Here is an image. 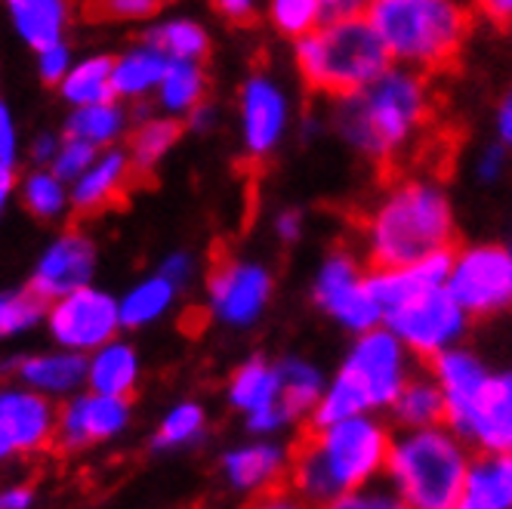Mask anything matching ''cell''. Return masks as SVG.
Masks as SVG:
<instances>
[{
    "label": "cell",
    "mask_w": 512,
    "mask_h": 509,
    "mask_svg": "<svg viewBox=\"0 0 512 509\" xmlns=\"http://www.w3.org/2000/svg\"><path fill=\"white\" fill-rule=\"evenodd\" d=\"M133 173H136V167L130 161V152L118 149V145H112V149H102L93 158V164L68 186L71 207H75L78 213L105 210L108 204H115L127 192Z\"/></svg>",
    "instance_id": "cell-20"
},
{
    "label": "cell",
    "mask_w": 512,
    "mask_h": 509,
    "mask_svg": "<svg viewBox=\"0 0 512 509\" xmlns=\"http://www.w3.org/2000/svg\"><path fill=\"white\" fill-rule=\"evenodd\" d=\"M62 99L75 105H93L115 99V84H112V56H87L68 68V75L59 81Z\"/></svg>",
    "instance_id": "cell-31"
},
{
    "label": "cell",
    "mask_w": 512,
    "mask_h": 509,
    "mask_svg": "<svg viewBox=\"0 0 512 509\" xmlns=\"http://www.w3.org/2000/svg\"><path fill=\"white\" fill-rule=\"evenodd\" d=\"M479 4L494 22H509L512 19V0H479Z\"/></svg>",
    "instance_id": "cell-55"
},
{
    "label": "cell",
    "mask_w": 512,
    "mask_h": 509,
    "mask_svg": "<svg viewBox=\"0 0 512 509\" xmlns=\"http://www.w3.org/2000/svg\"><path fill=\"white\" fill-rule=\"evenodd\" d=\"M161 275H167L179 290L186 287L189 281H192V275H195V260H192V253H186V250H176V253H170V257L161 263V269H158Z\"/></svg>",
    "instance_id": "cell-45"
},
{
    "label": "cell",
    "mask_w": 512,
    "mask_h": 509,
    "mask_svg": "<svg viewBox=\"0 0 512 509\" xmlns=\"http://www.w3.org/2000/svg\"><path fill=\"white\" fill-rule=\"evenodd\" d=\"M432 368L438 377V386L445 392V420L454 432H466L469 414L479 402V395L488 383V371L475 355L463 349H445L442 355L432 358Z\"/></svg>",
    "instance_id": "cell-18"
},
{
    "label": "cell",
    "mask_w": 512,
    "mask_h": 509,
    "mask_svg": "<svg viewBox=\"0 0 512 509\" xmlns=\"http://www.w3.org/2000/svg\"><path fill=\"white\" fill-rule=\"evenodd\" d=\"M182 136V124L173 115H158L149 121H139L133 136H130V161L139 173L155 170Z\"/></svg>",
    "instance_id": "cell-32"
},
{
    "label": "cell",
    "mask_w": 512,
    "mask_h": 509,
    "mask_svg": "<svg viewBox=\"0 0 512 509\" xmlns=\"http://www.w3.org/2000/svg\"><path fill=\"white\" fill-rule=\"evenodd\" d=\"M340 374L361 392L368 411L389 408L398 398L401 386L408 383L405 343L389 327H371V331H364L358 337Z\"/></svg>",
    "instance_id": "cell-10"
},
{
    "label": "cell",
    "mask_w": 512,
    "mask_h": 509,
    "mask_svg": "<svg viewBox=\"0 0 512 509\" xmlns=\"http://www.w3.org/2000/svg\"><path fill=\"white\" fill-rule=\"evenodd\" d=\"M99 155V149H93L90 142H81V139H71V136H65L62 133V142H59V152H56V158L50 161V170L59 176V179H65V183L71 186L75 179L93 164V158Z\"/></svg>",
    "instance_id": "cell-40"
},
{
    "label": "cell",
    "mask_w": 512,
    "mask_h": 509,
    "mask_svg": "<svg viewBox=\"0 0 512 509\" xmlns=\"http://www.w3.org/2000/svg\"><path fill=\"white\" fill-rule=\"evenodd\" d=\"M176 294H179V287L161 272H155L152 278H142L118 300L121 327L124 331H139V327H149V324L161 321L170 312V306L176 303Z\"/></svg>",
    "instance_id": "cell-29"
},
{
    "label": "cell",
    "mask_w": 512,
    "mask_h": 509,
    "mask_svg": "<svg viewBox=\"0 0 512 509\" xmlns=\"http://www.w3.org/2000/svg\"><path fill=\"white\" fill-rule=\"evenodd\" d=\"M186 118H189V127H192V130H210L213 121H216V112H213V105L201 102V105L192 108V112H189Z\"/></svg>",
    "instance_id": "cell-51"
},
{
    "label": "cell",
    "mask_w": 512,
    "mask_h": 509,
    "mask_svg": "<svg viewBox=\"0 0 512 509\" xmlns=\"http://www.w3.org/2000/svg\"><path fill=\"white\" fill-rule=\"evenodd\" d=\"M300 229H303V220L297 210H284L278 220H275V232L281 241H297L300 238Z\"/></svg>",
    "instance_id": "cell-48"
},
{
    "label": "cell",
    "mask_w": 512,
    "mask_h": 509,
    "mask_svg": "<svg viewBox=\"0 0 512 509\" xmlns=\"http://www.w3.org/2000/svg\"><path fill=\"white\" fill-rule=\"evenodd\" d=\"M284 466H287V454L278 445L256 442V445L235 448L223 457V476L235 491L256 494L278 485L284 476Z\"/></svg>",
    "instance_id": "cell-24"
},
{
    "label": "cell",
    "mask_w": 512,
    "mask_h": 509,
    "mask_svg": "<svg viewBox=\"0 0 512 509\" xmlns=\"http://www.w3.org/2000/svg\"><path fill=\"white\" fill-rule=\"evenodd\" d=\"M389 448V432L368 414L312 426V435L294 457V485L309 500L337 503L380 476Z\"/></svg>",
    "instance_id": "cell-1"
},
{
    "label": "cell",
    "mask_w": 512,
    "mask_h": 509,
    "mask_svg": "<svg viewBox=\"0 0 512 509\" xmlns=\"http://www.w3.org/2000/svg\"><path fill=\"white\" fill-rule=\"evenodd\" d=\"M127 130H130V115L118 102V96L105 102H93V105H75L65 121V136L90 142L99 152L118 145Z\"/></svg>",
    "instance_id": "cell-28"
},
{
    "label": "cell",
    "mask_w": 512,
    "mask_h": 509,
    "mask_svg": "<svg viewBox=\"0 0 512 509\" xmlns=\"http://www.w3.org/2000/svg\"><path fill=\"white\" fill-rule=\"evenodd\" d=\"M19 158V130L10 105L0 99V167H13Z\"/></svg>",
    "instance_id": "cell-44"
},
{
    "label": "cell",
    "mask_w": 512,
    "mask_h": 509,
    "mask_svg": "<svg viewBox=\"0 0 512 509\" xmlns=\"http://www.w3.org/2000/svg\"><path fill=\"white\" fill-rule=\"evenodd\" d=\"M368 19L389 47L392 62L411 68L445 65L469 28L460 0H371Z\"/></svg>",
    "instance_id": "cell-4"
},
{
    "label": "cell",
    "mask_w": 512,
    "mask_h": 509,
    "mask_svg": "<svg viewBox=\"0 0 512 509\" xmlns=\"http://www.w3.org/2000/svg\"><path fill=\"white\" fill-rule=\"evenodd\" d=\"M281 374L278 365H269L263 358H250L247 365H241L229 383V402L247 417L250 432H275L287 420L281 411Z\"/></svg>",
    "instance_id": "cell-16"
},
{
    "label": "cell",
    "mask_w": 512,
    "mask_h": 509,
    "mask_svg": "<svg viewBox=\"0 0 512 509\" xmlns=\"http://www.w3.org/2000/svg\"><path fill=\"white\" fill-rule=\"evenodd\" d=\"M463 435L485 451H512V371L488 377Z\"/></svg>",
    "instance_id": "cell-21"
},
{
    "label": "cell",
    "mask_w": 512,
    "mask_h": 509,
    "mask_svg": "<svg viewBox=\"0 0 512 509\" xmlns=\"http://www.w3.org/2000/svg\"><path fill=\"white\" fill-rule=\"evenodd\" d=\"M281 374V411L287 414V420H297L303 414H312V408L318 405V398L324 392L321 386V374L306 365V361L287 358L278 365Z\"/></svg>",
    "instance_id": "cell-35"
},
{
    "label": "cell",
    "mask_w": 512,
    "mask_h": 509,
    "mask_svg": "<svg viewBox=\"0 0 512 509\" xmlns=\"http://www.w3.org/2000/svg\"><path fill=\"white\" fill-rule=\"evenodd\" d=\"M389 485H392V482H389ZM395 497H398L395 485L386 488V485H380L377 479H371V482H364L361 488L343 494V497L337 500V506H349V509H392V506L401 503V500H395Z\"/></svg>",
    "instance_id": "cell-42"
},
{
    "label": "cell",
    "mask_w": 512,
    "mask_h": 509,
    "mask_svg": "<svg viewBox=\"0 0 512 509\" xmlns=\"http://www.w3.org/2000/svg\"><path fill=\"white\" fill-rule=\"evenodd\" d=\"M167 56L142 41L139 47H130L127 53H121L118 59H112V84H115V96L124 102H139L145 96H152L164 78L167 68Z\"/></svg>",
    "instance_id": "cell-27"
},
{
    "label": "cell",
    "mask_w": 512,
    "mask_h": 509,
    "mask_svg": "<svg viewBox=\"0 0 512 509\" xmlns=\"http://www.w3.org/2000/svg\"><path fill=\"white\" fill-rule=\"evenodd\" d=\"M149 44H155L167 59H189V62H201L207 53H210V38L201 22L195 19H164L158 22L149 38H145Z\"/></svg>",
    "instance_id": "cell-34"
},
{
    "label": "cell",
    "mask_w": 512,
    "mask_h": 509,
    "mask_svg": "<svg viewBox=\"0 0 512 509\" xmlns=\"http://www.w3.org/2000/svg\"><path fill=\"white\" fill-rule=\"evenodd\" d=\"M75 65V59H71V50L65 41H56L50 47H41L38 50V75L44 84H56L68 75V68Z\"/></svg>",
    "instance_id": "cell-43"
},
{
    "label": "cell",
    "mask_w": 512,
    "mask_h": 509,
    "mask_svg": "<svg viewBox=\"0 0 512 509\" xmlns=\"http://www.w3.org/2000/svg\"><path fill=\"white\" fill-rule=\"evenodd\" d=\"M297 65L306 84L327 96H352L377 81L392 65L374 22L358 13L324 19L315 31L297 41Z\"/></svg>",
    "instance_id": "cell-2"
},
{
    "label": "cell",
    "mask_w": 512,
    "mask_h": 509,
    "mask_svg": "<svg viewBox=\"0 0 512 509\" xmlns=\"http://www.w3.org/2000/svg\"><path fill=\"white\" fill-rule=\"evenodd\" d=\"M395 417L401 423L414 426H435L445 420V392L438 386V380H408L401 386L398 398L392 402Z\"/></svg>",
    "instance_id": "cell-36"
},
{
    "label": "cell",
    "mask_w": 512,
    "mask_h": 509,
    "mask_svg": "<svg viewBox=\"0 0 512 509\" xmlns=\"http://www.w3.org/2000/svg\"><path fill=\"white\" fill-rule=\"evenodd\" d=\"M207 429V414L201 405L195 402H179L176 408H170L155 432V451H176L195 445Z\"/></svg>",
    "instance_id": "cell-38"
},
{
    "label": "cell",
    "mask_w": 512,
    "mask_h": 509,
    "mask_svg": "<svg viewBox=\"0 0 512 509\" xmlns=\"http://www.w3.org/2000/svg\"><path fill=\"white\" fill-rule=\"evenodd\" d=\"M315 303L358 334L383 324V306L371 294L368 278H361L358 266L343 253L321 266L315 278Z\"/></svg>",
    "instance_id": "cell-13"
},
{
    "label": "cell",
    "mask_w": 512,
    "mask_h": 509,
    "mask_svg": "<svg viewBox=\"0 0 512 509\" xmlns=\"http://www.w3.org/2000/svg\"><path fill=\"white\" fill-rule=\"evenodd\" d=\"M13 192H16V173H13V167H0V216H4Z\"/></svg>",
    "instance_id": "cell-52"
},
{
    "label": "cell",
    "mask_w": 512,
    "mask_h": 509,
    "mask_svg": "<svg viewBox=\"0 0 512 509\" xmlns=\"http://www.w3.org/2000/svg\"><path fill=\"white\" fill-rule=\"evenodd\" d=\"M272 297V275L256 266L229 260L216 266L207 281V306L216 321L229 327H247L263 315Z\"/></svg>",
    "instance_id": "cell-14"
},
{
    "label": "cell",
    "mask_w": 512,
    "mask_h": 509,
    "mask_svg": "<svg viewBox=\"0 0 512 509\" xmlns=\"http://www.w3.org/2000/svg\"><path fill=\"white\" fill-rule=\"evenodd\" d=\"M139 377H142V365L136 349L118 337L87 355V389L93 392L130 398L139 386Z\"/></svg>",
    "instance_id": "cell-25"
},
{
    "label": "cell",
    "mask_w": 512,
    "mask_h": 509,
    "mask_svg": "<svg viewBox=\"0 0 512 509\" xmlns=\"http://www.w3.org/2000/svg\"><path fill=\"white\" fill-rule=\"evenodd\" d=\"M454 220L445 195L435 186L408 183L392 192L371 223V260L383 266H408L435 250L451 247Z\"/></svg>",
    "instance_id": "cell-5"
},
{
    "label": "cell",
    "mask_w": 512,
    "mask_h": 509,
    "mask_svg": "<svg viewBox=\"0 0 512 509\" xmlns=\"http://www.w3.org/2000/svg\"><path fill=\"white\" fill-rule=\"evenodd\" d=\"M460 509H512V451H488L469 463Z\"/></svg>",
    "instance_id": "cell-23"
},
{
    "label": "cell",
    "mask_w": 512,
    "mask_h": 509,
    "mask_svg": "<svg viewBox=\"0 0 512 509\" xmlns=\"http://www.w3.org/2000/svg\"><path fill=\"white\" fill-rule=\"evenodd\" d=\"M497 130H500V139L506 145H512V93L503 99L500 105V115H497Z\"/></svg>",
    "instance_id": "cell-53"
},
{
    "label": "cell",
    "mask_w": 512,
    "mask_h": 509,
    "mask_svg": "<svg viewBox=\"0 0 512 509\" xmlns=\"http://www.w3.org/2000/svg\"><path fill=\"white\" fill-rule=\"evenodd\" d=\"M4 7L16 34L34 53L65 38L68 0H4Z\"/></svg>",
    "instance_id": "cell-26"
},
{
    "label": "cell",
    "mask_w": 512,
    "mask_h": 509,
    "mask_svg": "<svg viewBox=\"0 0 512 509\" xmlns=\"http://www.w3.org/2000/svg\"><path fill=\"white\" fill-rule=\"evenodd\" d=\"M451 297L466 315H494L512 309V250L469 247L451 263Z\"/></svg>",
    "instance_id": "cell-9"
},
{
    "label": "cell",
    "mask_w": 512,
    "mask_h": 509,
    "mask_svg": "<svg viewBox=\"0 0 512 509\" xmlns=\"http://www.w3.org/2000/svg\"><path fill=\"white\" fill-rule=\"evenodd\" d=\"M59 142H62V136H56V133H41L38 139L31 142V161L38 164V167H50V161H53L56 152H59Z\"/></svg>",
    "instance_id": "cell-46"
},
{
    "label": "cell",
    "mask_w": 512,
    "mask_h": 509,
    "mask_svg": "<svg viewBox=\"0 0 512 509\" xmlns=\"http://www.w3.org/2000/svg\"><path fill=\"white\" fill-rule=\"evenodd\" d=\"M324 4V19H343V16H358L371 7V0H321Z\"/></svg>",
    "instance_id": "cell-47"
},
{
    "label": "cell",
    "mask_w": 512,
    "mask_h": 509,
    "mask_svg": "<svg viewBox=\"0 0 512 509\" xmlns=\"http://www.w3.org/2000/svg\"><path fill=\"white\" fill-rule=\"evenodd\" d=\"M7 457H10V451H7L4 445H0V460H7Z\"/></svg>",
    "instance_id": "cell-56"
},
{
    "label": "cell",
    "mask_w": 512,
    "mask_h": 509,
    "mask_svg": "<svg viewBox=\"0 0 512 509\" xmlns=\"http://www.w3.org/2000/svg\"><path fill=\"white\" fill-rule=\"evenodd\" d=\"M426 118V87L414 68L389 65L364 90L343 96L337 127L358 152L389 158Z\"/></svg>",
    "instance_id": "cell-3"
},
{
    "label": "cell",
    "mask_w": 512,
    "mask_h": 509,
    "mask_svg": "<svg viewBox=\"0 0 512 509\" xmlns=\"http://www.w3.org/2000/svg\"><path fill=\"white\" fill-rule=\"evenodd\" d=\"M34 494L31 488H4L0 491V509H25L31 506Z\"/></svg>",
    "instance_id": "cell-50"
},
{
    "label": "cell",
    "mask_w": 512,
    "mask_h": 509,
    "mask_svg": "<svg viewBox=\"0 0 512 509\" xmlns=\"http://www.w3.org/2000/svg\"><path fill=\"white\" fill-rule=\"evenodd\" d=\"M287 130V96L272 78L253 75L241 87V139L253 158L275 152Z\"/></svg>",
    "instance_id": "cell-17"
},
{
    "label": "cell",
    "mask_w": 512,
    "mask_h": 509,
    "mask_svg": "<svg viewBox=\"0 0 512 509\" xmlns=\"http://www.w3.org/2000/svg\"><path fill=\"white\" fill-rule=\"evenodd\" d=\"M213 4L219 7V13L235 19V22H244L253 13V0H213Z\"/></svg>",
    "instance_id": "cell-49"
},
{
    "label": "cell",
    "mask_w": 512,
    "mask_h": 509,
    "mask_svg": "<svg viewBox=\"0 0 512 509\" xmlns=\"http://www.w3.org/2000/svg\"><path fill=\"white\" fill-rule=\"evenodd\" d=\"M130 426V398L81 389L65 398L56 417V445L62 451H84L112 442Z\"/></svg>",
    "instance_id": "cell-11"
},
{
    "label": "cell",
    "mask_w": 512,
    "mask_h": 509,
    "mask_svg": "<svg viewBox=\"0 0 512 509\" xmlns=\"http://www.w3.org/2000/svg\"><path fill=\"white\" fill-rule=\"evenodd\" d=\"M96 263H99L96 244L84 232H62L41 253L28 287L38 290L47 303L59 300V297L71 294V290L93 284Z\"/></svg>",
    "instance_id": "cell-15"
},
{
    "label": "cell",
    "mask_w": 512,
    "mask_h": 509,
    "mask_svg": "<svg viewBox=\"0 0 512 509\" xmlns=\"http://www.w3.org/2000/svg\"><path fill=\"white\" fill-rule=\"evenodd\" d=\"M16 189H19V198H22L25 210L31 216H38V220H44V223L59 220V216L71 207L68 183H65V179H59L50 167L31 170Z\"/></svg>",
    "instance_id": "cell-33"
},
{
    "label": "cell",
    "mask_w": 512,
    "mask_h": 509,
    "mask_svg": "<svg viewBox=\"0 0 512 509\" xmlns=\"http://www.w3.org/2000/svg\"><path fill=\"white\" fill-rule=\"evenodd\" d=\"M164 0H96L93 13L112 22H142L158 16Z\"/></svg>",
    "instance_id": "cell-41"
},
{
    "label": "cell",
    "mask_w": 512,
    "mask_h": 509,
    "mask_svg": "<svg viewBox=\"0 0 512 509\" xmlns=\"http://www.w3.org/2000/svg\"><path fill=\"white\" fill-rule=\"evenodd\" d=\"M451 263H454V253H451V247H445V250H435V253H429V257L408 263V266L374 269V275L368 278V287H371V294L377 297V303L383 306V315H386L389 309L423 294V290L448 284Z\"/></svg>",
    "instance_id": "cell-19"
},
{
    "label": "cell",
    "mask_w": 512,
    "mask_h": 509,
    "mask_svg": "<svg viewBox=\"0 0 512 509\" xmlns=\"http://www.w3.org/2000/svg\"><path fill=\"white\" fill-rule=\"evenodd\" d=\"M47 306L50 303L31 287L4 290L0 294V340L34 331L41 321H47Z\"/></svg>",
    "instance_id": "cell-37"
},
{
    "label": "cell",
    "mask_w": 512,
    "mask_h": 509,
    "mask_svg": "<svg viewBox=\"0 0 512 509\" xmlns=\"http://www.w3.org/2000/svg\"><path fill=\"white\" fill-rule=\"evenodd\" d=\"M389 331L420 358H435L451 349L466 331V309L451 297L448 284L423 290L383 315Z\"/></svg>",
    "instance_id": "cell-7"
},
{
    "label": "cell",
    "mask_w": 512,
    "mask_h": 509,
    "mask_svg": "<svg viewBox=\"0 0 512 509\" xmlns=\"http://www.w3.org/2000/svg\"><path fill=\"white\" fill-rule=\"evenodd\" d=\"M13 374L19 377V383L38 389L50 398H68L87 389V355L59 346V352L19 358L13 365Z\"/></svg>",
    "instance_id": "cell-22"
},
{
    "label": "cell",
    "mask_w": 512,
    "mask_h": 509,
    "mask_svg": "<svg viewBox=\"0 0 512 509\" xmlns=\"http://www.w3.org/2000/svg\"><path fill=\"white\" fill-rule=\"evenodd\" d=\"M389 482L401 503L417 509H451L460 503L469 460L442 426H414L389 448Z\"/></svg>",
    "instance_id": "cell-6"
},
{
    "label": "cell",
    "mask_w": 512,
    "mask_h": 509,
    "mask_svg": "<svg viewBox=\"0 0 512 509\" xmlns=\"http://www.w3.org/2000/svg\"><path fill=\"white\" fill-rule=\"evenodd\" d=\"M155 96H158V108L164 115H173V118L189 115L192 108L201 105L207 96V75H204L201 62L170 59Z\"/></svg>",
    "instance_id": "cell-30"
},
{
    "label": "cell",
    "mask_w": 512,
    "mask_h": 509,
    "mask_svg": "<svg viewBox=\"0 0 512 509\" xmlns=\"http://www.w3.org/2000/svg\"><path fill=\"white\" fill-rule=\"evenodd\" d=\"M269 19L281 34L300 41L324 22V4L321 0H269Z\"/></svg>",
    "instance_id": "cell-39"
},
{
    "label": "cell",
    "mask_w": 512,
    "mask_h": 509,
    "mask_svg": "<svg viewBox=\"0 0 512 509\" xmlns=\"http://www.w3.org/2000/svg\"><path fill=\"white\" fill-rule=\"evenodd\" d=\"M47 327L56 346L90 355L102 343L121 334V306L102 287H78L71 294L50 300L47 306Z\"/></svg>",
    "instance_id": "cell-8"
},
{
    "label": "cell",
    "mask_w": 512,
    "mask_h": 509,
    "mask_svg": "<svg viewBox=\"0 0 512 509\" xmlns=\"http://www.w3.org/2000/svg\"><path fill=\"white\" fill-rule=\"evenodd\" d=\"M500 170H503V149H491V152H485V158H482V164H479L482 179H497V176H500Z\"/></svg>",
    "instance_id": "cell-54"
},
{
    "label": "cell",
    "mask_w": 512,
    "mask_h": 509,
    "mask_svg": "<svg viewBox=\"0 0 512 509\" xmlns=\"http://www.w3.org/2000/svg\"><path fill=\"white\" fill-rule=\"evenodd\" d=\"M59 408L53 398L19 386H0V445L13 454H38L56 445Z\"/></svg>",
    "instance_id": "cell-12"
}]
</instances>
